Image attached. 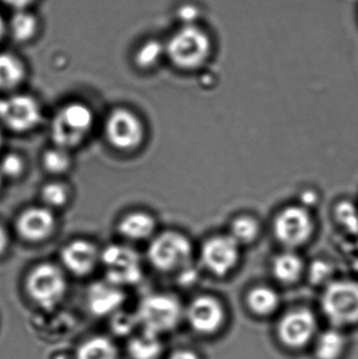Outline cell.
Wrapping results in <instances>:
<instances>
[{"label":"cell","instance_id":"cell-1","mask_svg":"<svg viewBox=\"0 0 358 359\" xmlns=\"http://www.w3.org/2000/svg\"><path fill=\"white\" fill-rule=\"evenodd\" d=\"M94 126V114L86 104L69 103L55 115L50 126V137L55 145L69 149L81 144Z\"/></svg>","mask_w":358,"mask_h":359},{"label":"cell","instance_id":"cell-2","mask_svg":"<svg viewBox=\"0 0 358 359\" xmlns=\"http://www.w3.org/2000/svg\"><path fill=\"white\" fill-rule=\"evenodd\" d=\"M25 290L38 307L50 311L58 307L67 295V278L54 264H39L27 276Z\"/></svg>","mask_w":358,"mask_h":359},{"label":"cell","instance_id":"cell-3","mask_svg":"<svg viewBox=\"0 0 358 359\" xmlns=\"http://www.w3.org/2000/svg\"><path fill=\"white\" fill-rule=\"evenodd\" d=\"M167 53L177 67L195 69L209 58L212 42L207 34L199 27H185L172 36L168 42Z\"/></svg>","mask_w":358,"mask_h":359},{"label":"cell","instance_id":"cell-4","mask_svg":"<svg viewBox=\"0 0 358 359\" xmlns=\"http://www.w3.org/2000/svg\"><path fill=\"white\" fill-rule=\"evenodd\" d=\"M182 316L180 303L167 294H151L139 306L136 316L142 330L159 335L172 330Z\"/></svg>","mask_w":358,"mask_h":359},{"label":"cell","instance_id":"cell-5","mask_svg":"<svg viewBox=\"0 0 358 359\" xmlns=\"http://www.w3.org/2000/svg\"><path fill=\"white\" fill-rule=\"evenodd\" d=\"M322 307L328 320L336 326L358 323V283L338 280L326 289Z\"/></svg>","mask_w":358,"mask_h":359},{"label":"cell","instance_id":"cell-6","mask_svg":"<svg viewBox=\"0 0 358 359\" xmlns=\"http://www.w3.org/2000/svg\"><path fill=\"white\" fill-rule=\"evenodd\" d=\"M149 262L160 271H172L188 265L193 257V247L186 236L168 231L153 238L149 245Z\"/></svg>","mask_w":358,"mask_h":359},{"label":"cell","instance_id":"cell-7","mask_svg":"<svg viewBox=\"0 0 358 359\" xmlns=\"http://www.w3.org/2000/svg\"><path fill=\"white\" fill-rule=\"evenodd\" d=\"M100 263L107 282L118 287L136 284L142 278V265L136 251L123 245H109L101 251Z\"/></svg>","mask_w":358,"mask_h":359},{"label":"cell","instance_id":"cell-8","mask_svg":"<svg viewBox=\"0 0 358 359\" xmlns=\"http://www.w3.org/2000/svg\"><path fill=\"white\" fill-rule=\"evenodd\" d=\"M0 120L13 132H29L41 122V107L29 95H15L0 100Z\"/></svg>","mask_w":358,"mask_h":359},{"label":"cell","instance_id":"cell-9","mask_svg":"<svg viewBox=\"0 0 358 359\" xmlns=\"http://www.w3.org/2000/svg\"><path fill=\"white\" fill-rule=\"evenodd\" d=\"M312 217L304 207L290 206L279 213L275 222L277 241L288 248H296L308 242L313 233Z\"/></svg>","mask_w":358,"mask_h":359},{"label":"cell","instance_id":"cell-10","mask_svg":"<svg viewBox=\"0 0 358 359\" xmlns=\"http://www.w3.org/2000/svg\"><path fill=\"white\" fill-rule=\"evenodd\" d=\"M107 140L120 151H132L144 139V128L138 116L125 109L111 111L105 123Z\"/></svg>","mask_w":358,"mask_h":359},{"label":"cell","instance_id":"cell-11","mask_svg":"<svg viewBox=\"0 0 358 359\" xmlns=\"http://www.w3.org/2000/svg\"><path fill=\"white\" fill-rule=\"evenodd\" d=\"M201 255L208 271L226 276L239 262L240 245L230 236H214L203 245Z\"/></svg>","mask_w":358,"mask_h":359},{"label":"cell","instance_id":"cell-12","mask_svg":"<svg viewBox=\"0 0 358 359\" xmlns=\"http://www.w3.org/2000/svg\"><path fill=\"white\" fill-rule=\"evenodd\" d=\"M317 330V320L312 312L298 309L286 314L279 325V335L285 345L301 348L308 344Z\"/></svg>","mask_w":358,"mask_h":359},{"label":"cell","instance_id":"cell-13","mask_svg":"<svg viewBox=\"0 0 358 359\" xmlns=\"http://www.w3.org/2000/svg\"><path fill=\"white\" fill-rule=\"evenodd\" d=\"M17 231L27 242H41L52 236L56 217L48 207H31L23 211L16 223Z\"/></svg>","mask_w":358,"mask_h":359},{"label":"cell","instance_id":"cell-14","mask_svg":"<svg viewBox=\"0 0 358 359\" xmlns=\"http://www.w3.org/2000/svg\"><path fill=\"white\" fill-rule=\"evenodd\" d=\"M101 252L88 240L71 241L61 250V261L65 269L76 276H86L94 271L100 262Z\"/></svg>","mask_w":358,"mask_h":359},{"label":"cell","instance_id":"cell-15","mask_svg":"<svg viewBox=\"0 0 358 359\" xmlns=\"http://www.w3.org/2000/svg\"><path fill=\"white\" fill-rule=\"evenodd\" d=\"M221 304L214 297H200L191 302L187 309V320L193 330L202 334L216 332L224 322Z\"/></svg>","mask_w":358,"mask_h":359},{"label":"cell","instance_id":"cell-16","mask_svg":"<svg viewBox=\"0 0 358 359\" xmlns=\"http://www.w3.org/2000/svg\"><path fill=\"white\" fill-rule=\"evenodd\" d=\"M88 307L94 316L99 318L113 316L121 310L125 302V293L121 287L111 283L98 282L92 284L88 291Z\"/></svg>","mask_w":358,"mask_h":359},{"label":"cell","instance_id":"cell-17","mask_svg":"<svg viewBox=\"0 0 358 359\" xmlns=\"http://www.w3.org/2000/svg\"><path fill=\"white\" fill-rule=\"evenodd\" d=\"M155 229V219L149 213L142 211L128 213L118 225L119 233L132 241L146 240L153 236Z\"/></svg>","mask_w":358,"mask_h":359},{"label":"cell","instance_id":"cell-18","mask_svg":"<svg viewBox=\"0 0 358 359\" xmlns=\"http://www.w3.org/2000/svg\"><path fill=\"white\" fill-rule=\"evenodd\" d=\"M75 359H119V349L111 337L94 335L78 346Z\"/></svg>","mask_w":358,"mask_h":359},{"label":"cell","instance_id":"cell-19","mask_svg":"<svg viewBox=\"0 0 358 359\" xmlns=\"http://www.w3.org/2000/svg\"><path fill=\"white\" fill-rule=\"evenodd\" d=\"M163 346L159 335L142 330L134 333L128 339V352L132 359H157L162 353Z\"/></svg>","mask_w":358,"mask_h":359},{"label":"cell","instance_id":"cell-20","mask_svg":"<svg viewBox=\"0 0 358 359\" xmlns=\"http://www.w3.org/2000/svg\"><path fill=\"white\" fill-rule=\"evenodd\" d=\"M25 77L22 61L11 54L0 53V90H12L18 88Z\"/></svg>","mask_w":358,"mask_h":359},{"label":"cell","instance_id":"cell-21","mask_svg":"<svg viewBox=\"0 0 358 359\" xmlns=\"http://www.w3.org/2000/svg\"><path fill=\"white\" fill-rule=\"evenodd\" d=\"M275 278L284 284L296 282L302 276L304 262L300 255L292 251H286L275 257L273 264Z\"/></svg>","mask_w":358,"mask_h":359},{"label":"cell","instance_id":"cell-22","mask_svg":"<svg viewBox=\"0 0 358 359\" xmlns=\"http://www.w3.org/2000/svg\"><path fill=\"white\" fill-rule=\"evenodd\" d=\"M38 21L27 10L15 11L8 23V31L16 41L25 42L31 39L37 32Z\"/></svg>","mask_w":358,"mask_h":359},{"label":"cell","instance_id":"cell-23","mask_svg":"<svg viewBox=\"0 0 358 359\" xmlns=\"http://www.w3.org/2000/svg\"><path fill=\"white\" fill-rule=\"evenodd\" d=\"M344 337L336 330L322 333L315 345V355L319 359H338L345 349Z\"/></svg>","mask_w":358,"mask_h":359},{"label":"cell","instance_id":"cell-24","mask_svg":"<svg viewBox=\"0 0 358 359\" xmlns=\"http://www.w3.org/2000/svg\"><path fill=\"white\" fill-rule=\"evenodd\" d=\"M247 302L254 313L267 316L273 313L279 306V295L268 287H258L250 291Z\"/></svg>","mask_w":358,"mask_h":359},{"label":"cell","instance_id":"cell-25","mask_svg":"<svg viewBox=\"0 0 358 359\" xmlns=\"http://www.w3.org/2000/svg\"><path fill=\"white\" fill-rule=\"evenodd\" d=\"M260 226L256 219L250 217H240L231 224L229 236L239 245L250 244L258 238Z\"/></svg>","mask_w":358,"mask_h":359},{"label":"cell","instance_id":"cell-26","mask_svg":"<svg viewBox=\"0 0 358 359\" xmlns=\"http://www.w3.org/2000/svg\"><path fill=\"white\" fill-rule=\"evenodd\" d=\"M42 163H43L46 172L50 174L62 175L71 168V156L67 149L56 147L44 153L43 157H42Z\"/></svg>","mask_w":358,"mask_h":359},{"label":"cell","instance_id":"cell-27","mask_svg":"<svg viewBox=\"0 0 358 359\" xmlns=\"http://www.w3.org/2000/svg\"><path fill=\"white\" fill-rule=\"evenodd\" d=\"M41 198L48 208H60L69 201V190L62 184L53 182L42 188Z\"/></svg>","mask_w":358,"mask_h":359},{"label":"cell","instance_id":"cell-28","mask_svg":"<svg viewBox=\"0 0 358 359\" xmlns=\"http://www.w3.org/2000/svg\"><path fill=\"white\" fill-rule=\"evenodd\" d=\"M139 325L136 316L124 313L121 310L111 316V328L115 334L124 337L134 333L135 327Z\"/></svg>","mask_w":358,"mask_h":359},{"label":"cell","instance_id":"cell-29","mask_svg":"<svg viewBox=\"0 0 358 359\" xmlns=\"http://www.w3.org/2000/svg\"><path fill=\"white\" fill-rule=\"evenodd\" d=\"M161 46L158 42L149 41L143 44L136 55V61L140 67H149L157 63L161 57Z\"/></svg>","mask_w":358,"mask_h":359},{"label":"cell","instance_id":"cell-30","mask_svg":"<svg viewBox=\"0 0 358 359\" xmlns=\"http://www.w3.org/2000/svg\"><path fill=\"white\" fill-rule=\"evenodd\" d=\"M25 170L22 158L16 154H8L0 161V174L8 178H18Z\"/></svg>","mask_w":358,"mask_h":359},{"label":"cell","instance_id":"cell-31","mask_svg":"<svg viewBox=\"0 0 358 359\" xmlns=\"http://www.w3.org/2000/svg\"><path fill=\"white\" fill-rule=\"evenodd\" d=\"M336 217L342 225H344L347 229H358V215L353 205L349 203H342L336 208Z\"/></svg>","mask_w":358,"mask_h":359},{"label":"cell","instance_id":"cell-32","mask_svg":"<svg viewBox=\"0 0 358 359\" xmlns=\"http://www.w3.org/2000/svg\"><path fill=\"white\" fill-rule=\"evenodd\" d=\"M329 266L327 264H315L312 270V280L315 283L323 282L325 278H329Z\"/></svg>","mask_w":358,"mask_h":359},{"label":"cell","instance_id":"cell-33","mask_svg":"<svg viewBox=\"0 0 358 359\" xmlns=\"http://www.w3.org/2000/svg\"><path fill=\"white\" fill-rule=\"evenodd\" d=\"M2 1L15 11H20L27 10V6H31L34 0H2Z\"/></svg>","mask_w":358,"mask_h":359},{"label":"cell","instance_id":"cell-34","mask_svg":"<svg viewBox=\"0 0 358 359\" xmlns=\"http://www.w3.org/2000/svg\"><path fill=\"white\" fill-rule=\"evenodd\" d=\"M8 243H10V240H8V232L0 225V255L6 252L8 247Z\"/></svg>","mask_w":358,"mask_h":359},{"label":"cell","instance_id":"cell-35","mask_svg":"<svg viewBox=\"0 0 358 359\" xmlns=\"http://www.w3.org/2000/svg\"><path fill=\"white\" fill-rule=\"evenodd\" d=\"M168 359H199V358L188 350H180V351L172 353Z\"/></svg>","mask_w":358,"mask_h":359},{"label":"cell","instance_id":"cell-36","mask_svg":"<svg viewBox=\"0 0 358 359\" xmlns=\"http://www.w3.org/2000/svg\"><path fill=\"white\" fill-rule=\"evenodd\" d=\"M6 29H8V25H6L4 19L2 18L1 15H0V40L4 37V34H6Z\"/></svg>","mask_w":358,"mask_h":359},{"label":"cell","instance_id":"cell-37","mask_svg":"<svg viewBox=\"0 0 358 359\" xmlns=\"http://www.w3.org/2000/svg\"><path fill=\"white\" fill-rule=\"evenodd\" d=\"M1 145H2V136H1V133H0V147H1Z\"/></svg>","mask_w":358,"mask_h":359},{"label":"cell","instance_id":"cell-38","mask_svg":"<svg viewBox=\"0 0 358 359\" xmlns=\"http://www.w3.org/2000/svg\"><path fill=\"white\" fill-rule=\"evenodd\" d=\"M1 184H2V176H1V174H0V187H1Z\"/></svg>","mask_w":358,"mask_h":359}]
</instances>
